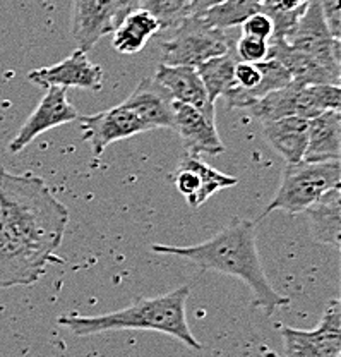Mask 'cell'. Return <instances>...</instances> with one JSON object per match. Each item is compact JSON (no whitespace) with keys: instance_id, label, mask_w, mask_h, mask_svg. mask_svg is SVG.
Masks as SVG:
<instances>
[{"instance_id":"cell-1","label":"cell","mask_w":341,"mask_h":357,"mask_svg":"<svg viewBox=\"0 0 341 357\" xmlns=\"http://www.w3.org/2000/svg\"><path fill=\"white\" fill-rule=\"evenodd\" d=\"M68 223V208L42 177L0 169V289L36 284Z\"/></svg>"},{"instance_id":"cell-2","label":"cell","mask_w":341,"mask_h":357,"mask_svg":"<svg viewBox=\"0 0 341 357\" xmlns=\"http://www.w3.org/2000/svg\"><path fill=\"white\" fill-rule=\"evenodd\" d=\"M151 251L158 255L180 256L203 270L240 278L252 292V304L268 316L288 306L290 299L278 294L269 284L257 249V223L235 220L211 239L194 245L153 244Z\"/></svg>"},{"instance_id":"cell-3","label":"cell","mask_w":341,"mask_h":357,"mask_svg":"<svg viewBox=\"0 0 341 357\" xmlns=\"http://www.w3.org/2000/svg\"><path fill=\"white\" fill-rule=\"evenodd\" d=\"M191 287L182 285L157 297H139L124 310L98 316L64 314L58 318V325L69 328L74 335H88L117 332V330H146L170 335L187 345L189 349L201 351L203 345L187 323V299Z\"/></svg>"},{"instance_id":"cell-4","label":"cell","mask_w":341,"mask_h":357,"mask_svg":"<svg viewBox=\"0 0 341 357\" xmlns=\"http://www.w3.org/2000/svg\"><path fill=\"white\" fill-rule=\"evenodd\" d=\"M341 163L306 162L287 163L274 198L259 217L264 218L271 211H285L288 215L303 213L312 203L331 189L340 188Z\"/></svg>"},{"instance_id":"cell-5","label":"cell","mask_w":341,"mask_h":357,"mask_svg":"<svg viewBox=\"0 0 341 357\" xmlns=\"http://www.w3.org/2000/svg\"><path fill=\"white\" fill-rule=\"evenodd\" d=\"M232 42L223 29L209 28L198 16H189L177 26L175 35L161 43V62L198 67L209 59L228 54Z\"/></svg>"},{"instance_id":"cell-6","label":"cell","mask_w":341,"mask_h":357,"mask_svg":"<svg viewBox=\"0 0 341 357\" xmlns=\"http://www.w3.org/2000/svg\"><path fill=\"white\" fill-rule=\"evenodd\" d=\"M283 357H340L341 356V310L340 301L326 304L319 325L312 330L281 326Z\"/></svg>"},{"instance_id":"cell-7","label":"cell","mask_w":341,"mask_h":357,"mask_svg":"<svg viewBox=\"0 0 341 357\" xmlns=\"http://www.w3.org/2000/svg\"><path fill=\"white\" fill-rule=\"evenodd\" d=\"M77 121L83 128V139L90 144L93 155L96 156L102 155L112 143L150 131L136 112L122 103L98 114L79 115Z\"/></svg>"},{"instance_id":"cell-8","label":"cell","mask_w":341,"mask_h":357,"mask_svg":"<svg viewBox=\"0 0 341 357\" xmlns=\"http://www.w3.org/2000/svg\"><path fill=\"white\" fill-rule=\"evenodd\" d=\"M79 119L76 107L68 100L65 88L50 86L47 88L45 96L38 103L35 112L26 119L16 136L9 143L10 153H19L28 144H31L40 134L58 128V126L69 124Z\"/></svg>"},{"instance_id":"cell-9","label":"cell","mask_w":341,"mask_h":357,"mask_svg":"<svg viewBox=\"0 0 341 357\" xmlns=\"http://www.w3.org/2000/svg\"><path fill=\"white\" fill-rule=\"evenodd\" d=\"M28 79L43 88H84L100 91L105 81V73L102 66L93 64L86 52L77 48L58 64L31 70L28 74Z\"/></svg>"},{"instance_id":"cell-10","label":"cell","mask_w":341,"mask_h":357,"mask_svg":"<svg viewBox=\"0 0 341 357\" xmlns=\"http://www.w3.org/2000/svg\"><path fill=\"white\" fill-rule=\"evenodd\" d=\"M239 182V178L220 172L214 167L207 165L198 156H185L177 167L173 184L177 191L184 196L189 206L199 208L206 203L211 196L220 192L221 189L232 188Z\"/></svg>"},{"instance_id":"cell-11","label":"cell","mask_w":341,"mask_h":357,"mask_svg":"<svg viewBox=\"0 0 341 357\" xmlns=\"http://www.w3.org/2000/svg\"><path fill=\"white\" fill-rule=\"evenodd\" d=\"M173 131L180 136L189 155H221L225 144L216 131V122L184 103L173 102Z\"/></svg>"},{"instance_id":"cell-12","label":"cell","mask_w":341,"mask_h":357,"mask_svg":"<svg viewBox=\"0 0 341 357\" xmlns=\"http://www.w3.org/2000/svg\"><path fill=\"white\" fill-rule=\"evenodd\" d=\"M153 79L168 91L173 102L192 107V109L205 114L207 119L216 122L214 103H211L207 98L205 84H203L196 67L168 66L161 62L154 73Z\"/></svg>"},{"instance_id":"cell-13","label":"cell","mask_w":341,"mask_h":357,"mask_svg":"<svg viewBox=\"0 0 341 357\" xmlns=\"http://www.w3.org/2000/svg\"><path fill=\"white\" fill-rule=\"evenodd\" d=\"M115 29L112 0H74L72 36L77 48L90 52Z\"/></svg>"},{"instance_id":"cell-14","label":"cell","mask_w":341,"mask_h":357,"mask_svg":"<svg viewBox=\"0 0 341 357\" xmlns=\"http://www.w3.org/2000/svg\"><path fill=\"white\" fill-rule=\"evenodd\" d=\"M122 105L134 110L150 131L173 129V98L154 79L141 81Z\"/></svg>"},{"instance_id":"cell-15","label":"cell","mask_w":341,"mask_h":357,"mask_svg":"<svg viewBox=\"0 0 341 357\" xmlns=\"http://www.w3.org/2000/svg\"><path fill=\"white\" fill-rule=\"evenodd\" d=\"M310 236L316 243L328 248L340 249L341 236V191L340 188L331 189L322 195L316 203L310 204L306 211Z\"/></svg>"},{"instance_id":"cell-16","label":"cell","mask_w":341,"mask_h":357,"mask_svg":"<svg viewBox=\"0 0 341 357\" xmlns=\"http://www.w3.org/2000/svg\"><path fill=\"white\" fill-rule=\"evenodd\" d=\"M341 155L340 110H328L309 121L306 162H338Z\"/></svg>"},{"instance_id":"cell-17","label":"cell","mask_w":341,"mask_h":357,"mask_svg":"<svg viewBox=\"0 0 341 357\" xmlns=\"http://www.w3.org/2000/svg\"><path fill=\"white\" fill-rule=\"evenodd\" d=\"M262 132L273 150L283 156L287 163H296L303 160L307 139H309V121L307 119L292 115V117L264 122Z\"/></svg>"},{"instance_id":"cell-18","label":"cell","mask_w":341,"mask_h":357,"mask_svg":"<svg viewBox=\"0 0 341 357\" xmlns=\"http://www.w3.org/2000/svg\"><path fill=\"white\" fill-rule=\"evenodd\" d=\"M161 29L157 17L137 9L125 16L113 29V48L120 55H136Z\"/></svg>"},{"instance_id":"cell-19","label":"cell","mask_w":341,"mask_h":357,"mask_svg":"<svg viewBox=\"0 0 341 357\" xmlns=\"http://www.w3.org/2000/svg\"><path fill=\"white\" fill-rule=\"evenodd\" d=\"M299 89L300 83L292 81L287 86L274 89V91L262 96L247 110H251V114L255 119H259L262 124L278 121V119L292 117V115L299 117Z\"/></svg>"},{"instance_id":"cell-20","label":"cell","mask_w":341,"mask_h":357,"mask_svg":"<svg viewBox=\"0 0 341 357\" xmlns=\"http://www.w3.org/2000/svg\"><path fill=\"white\" fill-rule=\"evenodd\" d=\"M237 62L239 61L228 52V54L218 55V57L209 59L196 67L211 103L216 102V98L223 96L235 84Z\"/></svg>"},{"instance_id":"cell-21","label":"cell","mask_w":341,"mask_h":357,"mask_svg":"<svg viewBox=\"0 0 341 357\" xmlns=\"http://www.w3.org/2000/svg\"><path fill=\"white\" fill-rule=\"evenodd\" d=\"M340 86L300 83L299 117L310 121L328 110H340Z\"/></svg>"},{"instance_id":"cell-22","label":"cell","mask_w":341,"mask_h":357,"mask_svg":"<svg viewBox=\"0 0 341 357\" xmlns=\"http://www.w3.org/2000/svg\"><path fill=\"white\" fill-rule=\"evenodd\" d=\"M261 6L251 2V0H225L218 6L209 7L201 14H196L206 26L216 29H228L240 26L247 17L255 14Z\"/></svg>"},{"instance_id":"cell-23","label":"cell","mask_w":341,"mask_h":357,"mask_svg":"<svg viewBox=\"0 0 341 357\" xmlns=\"http://www.w3.org/2000/svg\"><path fill=\"white\" fill-rule=\"evenodd\" d=\"M310 0H264L261 10L273 22V38L287 35L306 13Z\"/></svg>"},{"instance_id":"cell-24","label":"cell","mask_w":341,"mask_h":357,"mask_svg":"<svg viewBox=\"0 0 341 357\" xmlns=\"http://www.w3.org/2000/svg\"><path fill=\"white\" fill-rule=\"evenodd\" d=\"M192 2L194 0H143L141 9L157 17L161 29L177 28L185 17L191 16Z\"/></svg>"},{"instance_id":"cell-25","label":"cell","mask_w":341,"mask_h":357,"mask_svg":"<svg viewBox=\"0 0 341 357\" xmlns=\"http://www.w3.org/2000/svg\"><path fill=\"white\" fill-rule=\"evenodd\" d=\"M269 54V42L252 36H240L237 43V57L240 62H249V64H259L266 61Z\"/></svg>"},{"instance_id":"cell-26","label":"cell","mask_w":341,"mask_h":357,"mask_svg":"<svg viewBox=\"0 0 341 357\" xmlns=\"http://www.w3.org/2000/svg\"><path fill=\"white\" fill-rule=\"evenodd\" d=\"M240 28H242V36H252V38L266 40V42H271L273 38V22L261 9L247 17L240 24Z\"/></svg>"},{"instance_id":"cell-27","label":"cell","mask_w":341,"mask_h":357,"mask_svg":"<svg viewBox=\"0 0 341 357\" xmlns=\"http://www.w3.org/2000/svg\"><path fill=\"white\" fill-rule=\"evenodd\" d=\"M322 17L333 38L340 40L341 35V0H319Z\"/></svg>"},{"instance_id":"cell-28","label":"cell","mask_w":341,"mask_h":357,"mask_svg":"<svg viewBox=\"0 0 341 357\" xmlns=\"http://www.w3.org/2000/svg\"><path fill=\"white\" fill-rule=\"evenodd\" d=\"M141 3H143V0H112L115 28H117L118 22L124 20L125 16H129V14L134 13V10L141 9Z\"/></svg>"},{"instance_id":"cell-29","label":"cell","mask_w":341,"mask_h":357,"mask_svg":"<svg viewBox=\"0 0 341 357\" xmlns=\"http://www.w3.org/2000/svg\"><path fill=\"white\" fill-rule=\"evenodd\" d=\"M225 2V0H194L191 7V16H196V14H201L205 10L209 9V7L218 6V3Z\"/></svg>"},{"instance_id":"cell-30","label":"cell","mask_w":341,"mask_h":357,"mask_svg":"<svg viewBox=\"0 0 341 357\" xmlns=\"http://www.w3.org/2000/svg\"><path fill=\"white\" fill-rule=\"evenodd\" d=\"M262 357H280V356H278L274 351H269V349H264V351H262Z\"/></svg>"},{"instance_id":"cell-31","label":"cell","mask_w":341,"mask_h":357,"mask_svg":"<svg viewBox=\"0 0 341 357\" xmlns=\"http://www.w3.org/2000/svg\"><path fill=\"white\" fill-rule=\"evenodd\" d=\"M251 2H254V3H257V6H261V3L264 2V0H251Z\"/></svg>"}]
</instances>
